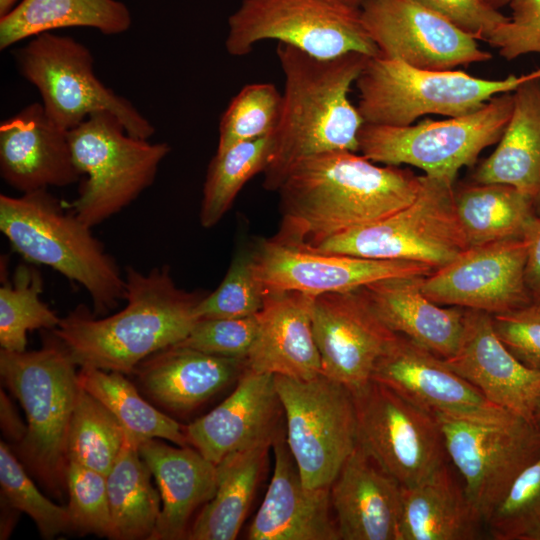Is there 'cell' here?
<instances>
[{
    "mask_svg": "<svg viewBox=\"0 0 540 540\" xmlns=\"http://www.w3.org/2000/svg\"><path fill=\"white\" fill-rule=\"evenodd\" d=\"M422 176L379 166L357 152H325L296 162L278 188L281 225L275 240L304 249L374 223L410 204Z\"/></svg>",
    "mask_w": 540,
    "mask_h": 540,
    "instance_id": "6da1fadb",
    "label": "cell"
},
{
    "mask_svg": "<svg viewBox=\"0 0 540 540\" xmlns=\"http://www.w3.org/2000/svg\"><path fill=\"white\" fill-rule=\"evenodd\" d=\"M124 277L121 311L97 318L79 305L52 330L80 368L131 375L147 357L183 341L198 320L195 308L206 294L177 287L167 266L148 273L127 266Z\"/></svg>",
    "mask_w": 540,
    "mask_h": 540,
    "instance_id": "7a4b0ae2",
    "label": "cell"
},
{
    "mask_svg": "<svg viewBox=\"0 0 540 540\" xmlns=\"http://www.w3.org/2000/svg\"><path fill=\"white\" fill-rule=\"evenodd\" d=\"M277 56L284 74V91L263 172V186L268 191H277L301 159L331 151L358 152V134L364 121L348 95L371 57L349 52L318 58L284 43L278 44Z\"/></svg>",
    "mask_w": 540,
    "mask_h": 540,
    "instance_id": "3957f363",
    "label": "cell"
},
{
    "mask_svg": "<svg viewBox=\"0 0 540 540\" xmlns=\"http://www.w3.org/2000/svg\"><path fill=\"white\" fill-rule=\"evenodd\" d=\"M89 225L39 189L20 197L0 195V230L26 261L43 264L86 289L93 314L103 315L125 299V277Z\"/></svg>",
    "mask_w": 540,
    "mask_h": 540,
    "instance_id": "277c9868",
    "label": "cell"
},
{
    "mask_svg": "<svg viewBox=\"0 0 540 540\" xmlns=\"http://www.w3.org/2000/svg\"><path fill=\"white\" fill-rule=\"evenodd\" d=\"M76 366L54 334L39 350L0 351L1 379L20 402L27 420V433L13 452L60 499L67 492V437L80 389Z\"/></svg>",
    "mask_w": 540,
    "mask_h": 540,
    "instance_id": "5b68a950",
    "label": "cell"
},
{
    "mask_svg": "<svg viewBox=\"0 0 540 540\" xmlns=\"http://www.w3.org/2000/svg\"><path fill=\"white\" fill-rule=\"evenodd\" d=\"M535 73L490 80L462 70L421 69L372 56L355 81L357 109L364 123L388 126L410 125L428 114L463 116L498 94L514 91Z\"/></svg>",
    "mask_w": 540,
    "mask_h": 540,
    "instance_id": "8992f818",
    "label": "cell"
},
{
    "mask_svg": "<svg viewBox=\"0 0 540 540\" xmlns=\"http://www.w3.org/2000/svg\"><path fill=\"white\" fill-rule=\"evenodd\" d=\"M68 138L74 163L86 176L71 208L90 227L119 213L151 186L171 151L165 142L129 135L108 111L90 114L68 130Z\"/></svg>",
    "mask_w": 540,
    "mask_h": 540,
    "instance_id": "52a82bcc",
    "label": "cell"
},
{
    "mask_svg": "<svg viewBox=\"0 0 540 540\" xmlns=\"http://www.w3.org/2000/svg\"><path fill=\"white\" fill-rule=\"evenodd\" d=\"M513 91L498 94L478 110L446 120L426 119L417 124L388 126L364 123L358 152L384 165H410L424 175L455 180L464 166L498 143L510 119Z\"/></svg>",
    "mask_w": 540,
    "mask_h": 540,
    "instance_id": "ba28073f",
    "label": "cell"
},
{
    "mask_svg": "<svg viewBox=\"0 0 540 540\" xmlns=\"http://www.w3.org/2000/svg\"><path fill=\"white\" fill-rule=\"evenodd\" d=\"M454 181L423 175L416 198L407 206L310 250L413 261L438 269L469 247L455 209Z\"/></svg>",
    "mask_w": 540,
    "mask_h": 540,
    "instance_id": "9c48e42d",
    "label": "cell"
},
{
    "mask_svg": "<svg viewBox=\"0 0 540 540\" xmlns=\"http://www.w3.org/2000/svg\"><path fill=\"white\" fill-rule=\"evenodd\" d=\"M14 59L20 75L39 91L49 118L60 127L70 130L90 114L108 111L131 136L149 139L155 133L128 99L97 78L90 50L75 39L41 33L15 50Z\"/></svg>",
    "mask_w": 540,
    "mask_h": 540,
    "instance_id": "30bf717a",
    "label": "cell"
},
{
    "mask_svg": "<svg viewBox=\"0 0 540 540\" xmlns=\"http://www.w3.org/2000/svg\"><path fill=\"white\" fill-rule=\"evenodd\" d=\"M263 40H277L318 58L379 54L360 9L342 0H242L228 18L227 52L245 56Z\"/></svg>",
    "mask_w": 540,
    "mask_h": 540,
    "instance_id": "8fae6325",
    "label": "cell"
},
{
    "mask_svg": "<svg viewBox=\"0 0 540 540\" xmlns=\"http://www.w3.org/2000/svg\"><path fill=\"white\" fill-rule=\"evenodd\" d=\"M285 439L308 488H330L357 446L353 394L324 375L300 380L274 375Z\"/></svg>",
    "mask_w": 540,
    "mask_h": 540,
    "instance_id": "7c38bea8",
    "label": "cell"
},
{
    "mask_svg": "<svg viewBox=\"0 0 540 540\" xmlns=\"http://www.w3.org/2000/svg\"><path fill=\"white\" fill-rule=\"evenodd\" d=\"M435 417L447 456L485 524L515 479L540 457V424L518 415L501 421Z\"/></svg>",
    "mask_w": 540,
    "mask_h": 540,
    "instance_id": "4fadbf2b",
    "label": "cell"
},
{
    "mask_svg": "<svg viewBox=\"0 0 540 540\" xmlns=\"http://www.w3.org/2000/svg\"><path fill=\"white\" fill-rule=\"evenodd\" d=\"M352 394L357 445L401 486L419 484L447 464L435 415L373 380Z\"/></svg>",
    "mask_w": 540,
    "mask_h": 540,
    "instance_id": "5bb4252c",
    "label": "cell"
},
{
    "mask_svg": "<svg viewBox=\"0 0 540 540\" xmlns=\"http://www.w3.org/2000/svg\"><path fill=\"white\" fill-rule=\"evenodd\" d=\"M359 9L381 57L430 70H450L492 58L476 39L411 0H364Z\"/></svg>",
    "mask_w": 540,
    "mask_h": 540,
    "instance_id": "9a60e30c",
    "label": "cell"
},
{
    "mask_svg": "<svg viewBox=\"0 0 540 540\" xmlns=\"http://www.w3.org/2000/svg\"><path fill=\"white\" fill-rule=\"evenodd\" d=\"M525 265L524 239L469 246L425 276L422 290L441 306L491 315L505 313L533 301L525 280Z\"/></svg>",
    "mask_w": 540,
    "mask_h": 540,
    "instance_id": "2e32d148",
    "label": "cell"
},
{
    "mask_svg": "<svg viewBox=\"0 0 540 540\" xmlns=\"http://www.w3.org/2000/svg\"><path fill=\"white\" fill-rule=\"evenodd\" d=\"M254 275L264 292L299 291L313 296L356 290L379 280L427 276V264L323 253L281 243L273 237L252 250Z\"/></svg>",
    "mask_w": 540,
    "mask_h": 540,
    "instance_id": "e0dca14e",
    "label": "cell"
},
{
    "mask_svg": "<svg viewBox=\"0 0 540 540\" xmlns=\"http://www.w3.org/2000/svg\"><path fill=\"white\" fill-rule=\"evenodd\" d=\"M371 380L432 415L477 421H501L516 415L490 402L443 358L399 334L378 358Z\"/></svg>",
    "mask_w": 540,
    "mask_h": 540,
    "instance_id": "ac0fdd59",
    "label": "cell"
},
{
    "mask_svg": "<svg viewBox=\"0 0 540 540\" xmlns=\"http://www.w3.org/2000/svg\"><path fill=\"white\" fill-rule=\"evenodd\" d=\"M312 327L321 374L355 392L396 336L374 314L358 289L314 296Z\"/></svg>",
    "mask_w": 540,
    "mask_h": 540,
    "instance_id": "d6986e66",
    "label": "cell"
},
{
    "mask_svg": "<svg viewBox=\"0 0 540 540\" xmlns=\"http://www.w3.org/2000/svg\"><path fill=\"white\" fill-rule=\"evenodd\" d=\"M282 416L274 375L245 367L232 393L184 431L189 445L217 465L230 454L272 445L285 428Z\"/></svg>",
    "mask_w": 540,
    "mask_h": 540,
    "instance_id": "ffe728a7",
    "label": "cell"
},
{
    "mask_svg": "<svg viewBox=\"0 0 540 540\" xmlns=\"http://www.w3.org/2000/svg\"><path fill=\"white\" fill-rule=\"evenodd\" d=\"M444 361L493 404L536 422L540 370L528 368L507 349L493 328L491 314L464 309L458 348Z\"/></svg>",
    "mask_w": 540,
    "mask_h": 540,
    "instance_id": "44dd1931",
    "label": "cell"
},
{
    "mask_svg": "<svg viewBox=\"0 0 540 540\" xmlns=\"http://www.w3.org/2000/svg\"><path fill=\"white\" fill-rule=\"evenodd\" d=\"M0 174L12 188L27 193L78 182L68 130L34 102L0 124Z\"/></svg>",
    "mask_w": 540,
    "mask_h": 540,
    "instance_id": "7402d4cb",
    "label": "cell"
},
{
    "mask_svg": "<svg viewBox=\"0 0 540 540\" xmlns=\"http://www.w3.org/2000/svg\"><path fill=\"white\" fill-rule=\"evenodd\" d=\"M273 473L252 520L249 540H339L330 488H308L285 439V428L272 444Z\"/></svg>",
    "mask_w": 540,
    "mask_h": 540,
    "instance_id": "603a6c76",
    "label": "cell"
},
{
    "mask_svg": "<svg viewBox=\"0 0 540 540\" xmlns=\"http://www.w3.org/2000/svg\"><path fill=\"white\" fill-rule=\"evenodd\" d=\"M258 329L245 367L258 373L310 380L321 375L312 327L314 296L299 291L264 292Z\"/></svg>",
    "mask_w": 540,
    "mask_h": 540,
    "instance_id": "cb8c5ba5",
    "label": "cell"
},
{
    "mask_svg": "<svg viewBox=\"0 0 540 540\" xmlns=\"http://www.w3.org/2000/svg\"><path fill=\"white\" fill-rule=\"evenodd\" d=\"M341 540H399L402 486L358 445L330 486Z\"/></svg>",
    "mask_w": 540,
    "mask_h": 540,
    "instance_id": "d4e9b609",
    "label": "cell"
},
{
    "mask_svg": "<svg viewBox=\"0 0 540 540\" xmlns=\"http://www.w3.org/2000/svg\"><path fill=\"white\" fill-rule=\"evenodd\" d=\"M244 369L245 359L173 345L147 357L133 374L139 389L156 406L183 415L237 381Z\"/></svg>",
    "mask_w": 540,
    "mask_h": 540,
    "instance_id": "484cf974",
    "label": "cell"
},
{
    "mask_svg": "<svg viewBox=\"0 0 540 540\" xmlns=\"http://www.w3.org/2000/svg\"><path fill=\"white\" fill-rule=\"evenodd\" d=\"M424 277L387 278L358 290L389 330L445 359L458 348L464 309L431 301L422 290Z\"/></svg>",
    "mask_w": 540,
    "mask_h": 540,
    "instance_id": "4316f807",
    "label": "cell"
},
{
    "mask_svg": "<svg viewBox=\"0 0 540 540\" xmlns=\"http://www.w3.org/2000/svg\"><path fill=\"white\" fill-rule=\"evenodd\" d=\"M138 450L155 478L162 501L150 540L187 539L191 516L216 491L217 465L190 445L173 447L161 439L143 441Z\"/></svg>",
    "mask_w": 540,
    "mask_h": 540,
    "instance_id": "83f0119b",
    "label": "cell"
},
{
    "mask_svg": "<svg viewBox=\"0 0 540 540\" xmlns=\"http://www.w3.org/2000/svg\"><path fill=\"white\" fill-rule=\"evenodd\" d=\"M513 108L496 149L474 172L475 183L513 186L540 211V68L513 92Z\"/></svg>",
    "mask_w": 540,
    "mask_h": 540,
    "instance_id": "f1b7e54d",
    "label": "cell"
},
{
    "mask_svg": "<svg viewBox=\"0 0 540 540\" xmlns=\"http://www.w3.org/2000/svg\"><path fill=\"white\" fill-rule=\"evenodd\" d=\"M483 524L447 464L419 484L402 486L399 540H473Z\"/></svg>",
    "mask_w": 540,
    "mask_h": 540,
    "instance_id": "f546056e",
    "label": "cell"
},
{
    "mask_svg": "<svg viewBox=\"0 0 540 540\" xmlns=\"http://www.w3.org/2000/svg\"><path fill=\"white\" fill-rule=\"evenodd\" d=\"M132 17L117 0H21L0 17V49L51 30L95 28L104 35L127 31Z\"/></svg>",
    "mask_w": 540,
    "mask_h": 540,
    "instance_id": "4dcf8cb0",
    "label": "cell"
},
{
    "mask_svg": "<svg viewBox=\"0 0 540 540\" xmlns=\"http://www.w3.org/2000/svg\"><path fill=\"white\" fill-rule=\"evenodd\" d=\"M260 445L228 455L217 464V486L189 529L190 540H233L253 501L268 451Z\"/></svg>",
    "mask_w": 540,
    "mask_h": 540,
    "instance_id": "1f68e13d",
    "label": "cell"
},
{
    "mask_svg": "<svg viewBox=\"0 0 540 540\" xmlns=\"http://www.w3.org/2000/svg\"><path fill=\"white\" fill-rule=\"evenodd\" d=\"M454 201L469 246L524 239L540 213L531 196L500 183L462 186L454 190Z\"/></svg>",
    "mask_w": 540,
    "mask_h": 540,
    "instance_id": "d6a6232c",
    "label": "cell"
},
{
    "mask_svg": "<svg viewBox=\"0 0 540 540\" xmlns=\"http://www.w3.org/2000/svg\"><path fill=\"white\" fill-rule=\"evenodd\" d=\"M138 444L127 434L123 447L106 476L113 523V539L142 540L152 536L161 512L160 493Z\"/></svg>",
    "mask_w": 540,
    "mask_h": 540,
    "instance_id": "836d02e7",
    "label": "cell"
},
{
    "mask_svg": "<svg viewBox=\"0 0 540 540\" xmlns=\"http://www.w3.org/2000/svg\"><path fill=\"white\" fill-rule=\"evenodd\" d=\"M79 385L99 400L138 445L149 439L188 446L184 426L144 399L137 387L117 371L82 367Z\"/></svg>",
    "mask_w": 540,
    "mask_h": 540,
    "instance_id": "e575fe53",
    "label": "cell"
},
{
    "mask_svg": "<svg viewBox=\"0 0 540 540\" xmlns=\"http://www.w3.org/2000/svg\"><path fill=\"white\" fill-rule=\"evenodd\" d=\"M272 134L239 142L216 152L209 163L200 208L205 228L216 225L230 209L242 187L264 172L272 147Z\"/></svg>",
    "mask_w": 540,
    "mask_h": 540,
    "instance_id": "d590c367",
    "label": "cell"
},
{
    "mask_svg": "<svg viewBox=\"0 0 540 540\" xmlns=\"http://www.w3.org/2000/svg\"><path fill=\"white\" fill-rule=\"evenodd\" d=\"M125 439L126 432L117 418L80 386L67 437L68 462L107 476Z\"/></svg>",
    "mask_w": 540,
    "mask_h": 540,
    "instance_id": "8d00e7d4",
    "label": "cell"
},
{
    "mask_svg": "<svg viewBox=\"0 0 540 540\" xmlns=\"http://www.w3.org/2000/svg\"><path fill=\"white\" fill-rule=\"evenodd\" d=\"M43 279L33 266L20 264L12 280L0 286V346L14 352L26 350L27 333L35 329L54 330L60 323L56 313L41 299Z\"/></svg>",
    "mask_w": 540,
    "mask_h": 540,
    "instance_id": "74e56055",
    "label": "cell"
},
{
    "mask_svg": "<svg viewBox=\"0 0 540 540\" xmlns=\"http://www.w3.org/2000/svg\"><path fill=\"white\" fill-rule=\"evenodd\" d=\"M282 110V94L272 83H252L235 95L219 122L216 152L274 132Z\"/></svg>",
    "mask_w": 540,
    "mask_h": 540,
    "instance_id": "f35d334b",
    "label": "cell"
},
{
    "mask_svg": "<svg viewBox=\"0 0 540 540\" xmlns=\"http://www.w3.org/2000/svg\"><path fill=\"white\" fill-rule=\"evenodd\" d=\"M0 486L1 497L29 515L43 538L52 539L70 530L67 507L53 503L40 492L4 441L0 442Z\"/></svg>",
    "mask_w": 540,
    "mask_h": 540,
    "instance_id": "ab89813d",
    "label": "cell"
},
{
    "mask_svg": "<svg viewBox=\"0 0 540 540\" xmlns=\"http://www.w3.org/2000/svg\"><path fill=\"white\" fill-rule=\"evenodd\" d=\"M485 525L496 540H529L540 531V457L515 479Z\"/></svg>",
    "mask_w": 540,
    "mask_h": 540,
    "instance_id": "60d3db41",
    "label": "cell"
},
{
    "mask_svg": "<svg viewBox=\"0 0 540 540\" xmlns=\"http://www.w3.org/2000/svg\"><path fill=\"white\" fill-rule=\"evenodd\" d=\"M264 290L253 271V254L237 252L220 285L195 308L197 319L239 318L256 315L264 303Z\"/></svg>",
    "mask_w": 540,
    "mask_h": 540,
    "instance_id": "b9f144b4",
    "label": "cell"
},
{
    "mask_svg": "<svg viewBox=\"0 0 540 540\" xmlns=\"http://www.w3.org/2000/svg\"><path fill=\"white\" fill-rule=\"evenodd\" d=\"M66 486L70 530L82 535L94 534L113 539L106 475L68 462Z\"/></svg>",
    "mask_w": 540,
    "mask_h": 540,
    "instance_id": "7bdbcfd3",
    "label": "cell"
},
{
    "mask_svg": "<svg viewBox=\"0 0 540 540\" xmlns=\"http://www.w3.org/2000/svg\"><path fill=\"white\" fill-rule=\"evenodd\" d=\"M258 329L257 314L239 318L198 319L176 345L208 354L245 359Z\"/></svg>",
    "mask_w": 540,
    "mask_h": 540,
    "instance_id": "ee69618b",
    "label": "cell"
},
{
    "mask_svg": "<svg viewBox=\"0 0 540 540\" xmlns=\"http://www.w3.org/2000/svg\"><path fill=\"white\" fill-rule=\"evenodd\" d=\"M512 15L487 41L508 61L526 54H540V0H511Z\"/></svg>",
    "mask_w": 540,
    "mask_h": 540,
    "instance_id": "f6af8a7d",
    "label": "cell"
},
{
    "mask_svg": "<svg viewBox=\"0 0 540 540\" xmlns=\"http://www.w3.org/2000/svg\"><path fill=\"white\" fill-rule=\"evenodd\" d=\"M492 323L499 339L522 364L540 370V300L494 314Z\"/></svg>",
    "mask_w": 540,
    "mask_h": 540,
    "instance_id": "bcb514c9",
    "label": "cell"
},
{
    "mask_svg": "<svg viewBox=\"0 0 540 540\" xmlns=\"http://www.w3.org/2000/svg\"><path fill=\"white\" fill-rule=\"evenodd\" d=\"M442 16L476 40L487 41L509 19L485 0H411Z\"/></svg>",
    "mask_w": 540,
    "mask_h": 540,
    "instance_id": "7dc6e473",
    "label": "cell"
},
{
    "mask_svg": "<svg viewBox=\"0 0 540 540\" xmlns=\"http://www.w3.org/2000/svg\"><path fill=\"white\" fill-rule=\"evenodd\" d=\"M525 280L533 300H540V213L527 230Z\"/></svg>",
    "mask_w": 540,
    "mask_h": 540,
    "instance_id": "c3c4849f",
    "label": "cell"
},
{
    "mask_svg": "<svg viewBox=\"0 0 540 540\" xmlns=\"http://www.w3.org/2000/svg\"><path fill=\"white\" fill-rule=\"evenodd\" d=\"M0 424L5 438L13 442L14 445L18 444L27 433V424L20 419L12 402L2 389L0 393Z\"/></svg>",
    "mask_w": 540,
    "mask_h": 540,
    "instance_id": "681fc988",
    "label": "cell"
},
{
    "mask_svg": "<svg viewBox=\"0 0 540 540\" xmlns=\"http://www.w3.org/2000/svg\"><path fill=\"white\" fill-rule=\"evenodd\" d=\"M1 499V524H0V539L4 540L9 537L11 531L19 517V510L10 505L3 497Z\"/></svg>",
    "mask_w": 540,
    "mask_h": 540,
    "instance_id": "f907efd6",
    "label": "cell"
},
{
    "mask_svg": "<svg viewBox=\"0 0 540 540\" xmlns=\"http://www.w3.org/2000/svg\"><path fill=\"white\" fill-rule=\"evenodd\" d=\"M18 0H0V17L7 14L17 3Z\"/></svg>",
    "mask_w": 540,
    "mask_h": 540,
    "instance_id": "816d5d0a",
    "label": "cell"
},
{
    "mask_svg": "<svg viewBox=\"0 0 540 540\" xmlns=\"http://www.w3.org/2000/svg\"><path fill=\"white\" fill-rule=\"evenodd\" d=\"M491 7L499 10L501 7L509 5L511 0H485Z\"/></svg>",
    "mask_w": 540,
    "mask_h": 540,
    "instance_id": "f5cc1de1",
    "label": "cell"
},
{
    "mask_svg": "<svg viewBox=\"0 0 540 540\" xmlns=\"http://www.w3.org/2000/svg\"><path fill=\"white\" fill-rule=\"evenodd\" d=\"M344 3L352 6V7H356V8H359L360 5L362 4V2L364 0H342Z\"/></svg>",
    "mask_w": 540,
    "mask_h": 540,
    "instance_id": "db71d44e",
    "label": "cell"
},
{
    "mask_svg": "<svg viewBox=\"0 0 540 540\" xmlns=\"http://www.w3.org/2000/svg\"><path fill=\"white\" fill-rule=\"evenodd\" d=\"M535 420L538 424H540V400L538 402L536 412H535Z\"/></svg>",
    "mask_w": 540,
    "mask_h": 540,
    "instance_id": "11a10c76",
    "label": "cell"
},
{
    "mask_svg": "<svg viewBox=\"0 0 540 540\" xmlns=\"http://www.w3.org/2000/svg\"><path fill=\"white\" fill-rule=\"evenodd\" d=\"M529 540H540V531L533 534Z\"/></svg>",
    "mask_w": 540,
    "mask_h": 540,
    "instance_id": "9f6ffc18",
    "label": "cell"
}]
</instances>
